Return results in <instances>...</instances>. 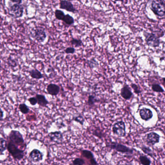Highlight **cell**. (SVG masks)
Returning a JSON list of instances; mask_svg holds the SVG:
<instances>
[{
    "label": "cell",
    "instance_id": "cell-1",
    "mask_svg": "<svg viewBox=\"0 0 165 165\" xmlns=\"http://www.w3.org/2000/svg\"><path fill=\"white\" fill-rule=\"evenodd\" d=\"M8 141L11 142L19 148L20 147L24 150H25L26 148V143L25 142L23 136L18 130H13L10 131L8 135Z\"/></svg>",
    "mask_w": 165,
    "mask_h": 165
},
{
    "label": "cell",
    "instance_id": "cell-2",
    "mask_svg": "<svg viewBox=\"0 0 165 165\" xmlns=\"http://www.w3.org/2000/svg\"><path fill=\"white\" fill-rule=\"evenodd\" d=\"M165 9V2L163 0H152L151 9L155 15L159 17H164Z\"/></svg>",
    "mask_w": 165,
    "mask_h": 165
},
{
    "label": "cell",
    "instance_id": "cell-3",
    "mask_svg": "<svg viewBox=\"0 0 165 165\" xmlns=\"http://www.w3.org/2000/svg\"><path fill=\"white\" fill-rule=\"evenodd\" d=\"M147 45L149 47L156 48L159 46L161 43L159 37L155 33L144 32L143 33Z\"/></svg>",
    "mask_w": 165,
    "mask_h": 165
},
{
    "label": "cell",
    "instance_id": "cell-4",
    "mask_svg": "<svg viewBox=\"0 0 165 165\" xmlns=\"http://www.w3.org/2000/svg\"><path fill=\"white\" fill-rule=\"evenodd\" d=\"M7 149L11 156H12L15 159L20 160L24 158V150H21L11 142L8 141L7 142Z\"/></svg>",
    "mask_w": 165,
    "mask_h": 165
},
{
    "label": "cell",
    "instance_id": "cell-5",
    "mask_svg": "<svg viewBox=\"0 0 165 165\" xmlns=\"http://www.w3.org/2000/svg\"><path fill=\"white\" fill-rule=\"evenodd\" d=\"M8 14L10 16L15 18L19 19L23 16L24 13V7L21 4L15 3L9 6L8 8Z\"/></svg>",
    "mask_w": 165,
    "mask_h": 165
},
{
    "label": "cell",
    "instance_id": "cell-6",
    "mask_svg": "<svg viewBox=\"0 0 165 165\" xmlns=\"http://www.w3.org/2000/svg\"><path fill=\"white\" fill-rule=\"evenodd\" d=\"M106 146L115 150L117 152L125 154H132L134 153L133 149L130 148L123 144L111 142L110 144H107Z\"/></svg>",
    "mask_w": 165,
    "mask_h": 165
},
{
    "label": "cell",
    "instance_id": "cell-7",
    "mask_svg": "<svg viewBox=\"0 0 165 165\" xmlns=\"http://www.w3.org/2000/svg\"><path fill=\"white\" fill-rule=\"evenodd\" d=\"M32 37L38 43H42L47 38V34L43 27L37 26L31 32Z\"/></svg>",
    "mask_w": 165,
    "mask_h": 165
},
{
    "label": "cell",
    "instance_id": "cell-8",
    "mask_svg": "<svg viewBox=\"0 0 165 165\" xmlns=\"http://www.w3.org/2000/svg\"><path fill=\"white\" fill-rule=\"evenodd\" d=\"M112 132L114 135L119 137H124L126 135V126L123 121L116 122L113 124Z\"/></svg>",
    "mask_w": 165,
    "mask_h": 165
},
{
    "label": "cell",
    "instance_id": "cell-9",
    "mask_svg": "<svg viewBox=\"0 0 165 165\" xmlns=\"http://www.w3.org/2000/svg\"><path fill=\"white\" fill-rule=\"evenodd\" d=\"M160 136L157 133L154 132H150L147 134L146 142L150 146H152L156 143H159Z\"/></svg>",
    "mask_w": 165,
    "mask_h": 165
},
{
    "label": "cell",
    "instance_id": "cell-10",
    "mask_svg": "<svg viewBox=\"0 0 165 165\" xmlns=\"http://www.w3.org/2000/svg\"><path fill=\"white\" fill-rule=\"evenodd\" d=\"M43 153L37 149L33 150L29 154V158L32 162L37 163L40 162L43 159Z\"/></svg>",
    "mask_w": 165,
    "mask_h": 165
},
{
    "label": "cell",
    "instance_id": "cell-11",
    "mask_svg": "<svg viewBox=\"0 0 165 165\" xmlns=\"http://www.w3.org/2000/svg\"><path fill=\"white\" fill-rule=\"evenodd\" d=\"M60 8L67 10L70 12L75 13L76 9L73 3L68 0H60Z\"/></svg>",
    "mask_w": 165,
    "mask_h": 165
},
{
    "label": "cell",
    "instance_id": "cell-12",
    "mask_svg": "<svg viewBox=\"0 0 165 165\" xmlns=\"http://www.w3.org/2000/svg\"><path fill=\"white\" fill-rule=\"evenodd\" d=\"M48 137L50 141L57 144H60L63 141V135L60 131L50 132L48 134Z\"/></svg>",
    "mask_w": 165,
    "mask_h": 165
},
{
    "label": "cell",
    "instance_id": "cell-13",
    "mask_svg": "<svg viewBox=\"0 0 165 165\" xmlns=\"http://www.w3.org/2000/svg\"><path fill=\"white\" fill-rule=\"evenodd\" d=\"M140 116L142 120L145 121H148L151 120L153 117V113L150 109L143 107L140 110Z\"/></svg>",
    "mask_w": 165,
    "mask_h": 165
},
{
    "label": "cell",
    "instance_id": "cell-14",
    "mask_svg": "<svg viewBox=\"0 0 165 165\" xmlns=\"http://www.w3.org/2000/svg\"><path fill=\"white\" fill-rule=\"evenodd\" d=\"M121 95L122 98L125 100L130 99L133 96V93L130 88L127 84H125L121 89Z\"/></svg>",
    "mask_w": 165,
    "mask_h": 165
},
{
    "label": "cell",
    "instance_id": "cell-15",
    "mask_svg": "<svg viewBox=\"0 0 165 165\" xmlns=\"http://www.w3.org/2000/svg\"><path fill=\"white\" fill-rule=\"evenodd\" d=\"M81 155L85 158L90 160V163L91 165H98V162L94 158L93 153L91 151L87 150H83L81 151Z\"/></svg>",
    "mask_w": 165,
    "mask_h": 165
},
{
    "label": "cell",
    "instance_id": "cell-16",
    "mask_svg": "<svg viewBox=\"0 0 165 165\" xmlns=\"http://www.w3.org/2000/svg\"><path fill=\"white\" fill-rule=\"evenodd\" d=\"M47 91L48 93L50 95L56 96L59 94L60 91V88L57 84L50 83L47 86Z\"/></svg>",
    "mask_w": 165,
    "mask_h": 165
},
{
    "label": "cell",
    "instance_id": "cell-17",
    "mask_svg": "<svg viewBox=\"0 0 165 165\" xmlns=\"http://www.w3.org/2000/svg\"><path fill=\"white\" fill-rule=\"evenodd\" d=\"M36 98H37V104L40 106L46 107L49 104V101L47 100L44 95L37 94Z\"/></svg>",
    "mask_w": 165,
    "mask_h": 165
},
{
    "label": "cell",
    "instance_id": "cell-18",
    "mask_svg": "<svg viewBox=\"0 0 165 165\" xmlns=\"http://www.w3.org/2000/svg\"><path fill=\"white\" fill-rule=\"evenodd\" d=\"M29 74L31 78L36 80H40L43 78V76L41 73V72L38 70L37 69H32L29 71Z\"/></svg>",
    "mask_w": 165,
    "mask_h": 165
},
{
    "label": "cell",
    "instance_id": "cell-19",
    "mask_svg": "<svg viewBox=\"0 0 165 165\" xmlns=\"http://www.w3.org/2000/svg\"><path fill=\"white\" fill-rule=\"evenodd\" d=\"M63 21L68 26H71L74 24L75 20L73 17L70 16V15H65Z\"/></svg>",
    "mask_w": 165,
    "mask_h": 165
},
{
    "label": "cell",
    "instance_id": "cell-20",
    "mask_svg": "<svg viewBox=\"0 0 165 165\" xmlns=\"http://www.w3.org/2000/svg\"><path fill=\"white\" fill-rule=\"evenodd\" d=\"M139 160L141 164L143 165H151L152 163L151 159L145 155H141L139 157Z\"/></svg>",
    "mask_w": 165,
    "mask_h": 165
},
{
    "label": "cell",
    "instance_id": "cell-21",
    "mask_svg": "<svg viewBox=\"0 0 165 165\" xmlns=\"http://www.w3.org/2000/svg\"><path fill=\"white\" fill-rule=\"evenodd\" d=\"M7 142L6 140L0 137V153L2 154L7 149Z\"/></svg>",
    "mask_w": 165,
    "mask_h": 165
},
{
    "label": "cell",
    "instance_id": "cell-22",
    "mask_svg": "<svg viewBox=\"0 0 165 165\" xmlns=\"http://www.w3.org/2000/svg\"><path fill=\"white\" fill-rule=\"evenodd\" d=\"M99 100L97 97L93 95H90L88 99V104L89 106H91L94 105L95 103L98 102Z\"/></svg>",
    "mask_w": 165,
    "mask_h": 165
},
{
    "label": "cell",
    "instance_id": "cell-23",
    "mask_svg": "<svg viewBox=\"0 0 165 165\" xmlns=\"http://www.w3.org/2000/svg\"><path fill=\"white\" fill-rule=\"evenodd\" d=\"M71 45L74 46L75 47H81L83 44V42L82 40L80 39H77V38H72L70 41Z\"/></svg>",
    "mask_w": 165,
    "mask_h": 165
},
{
    "label": "cell",
    "instance_id": "cell-24",
    "mask_svg": "<svg viewBox=\"0 0 165 165\" xmlns=\"http://www.w3.org/2000/svg\"><path fill=\"white\" fill-rule=\"evenodd\" d=\"M19 109L20 112L24 114H27L30 111L29 106H27L24 103H22L19 105Z\"/></svg>",
    "mask_w": 165,
    "mask_h": 165
},
{
    "label": "cell",
    "instance_id": "cell-25",
    "mask_svg": "<svg viewBox=\"0 0 165 165\" xmlns=\"http://www.w3.org/2000/svg\"><path fill=\"white\" fill-rule=\"evenodd\" d=\"M54 14L56 19L59 20H63L65 16V14L63 11L59 9H56L55 11Z\"/></svg>",
    "mask_w": 165,
    "mask_h": 165
},
{
    "label": "cell",
    "instance_id": "cell-26",
    "mask_svg": "<svg viewBox=\"0 0 165 165\" xmlns=\"http://www.w3.org/2000/svg\"><path fill=\"white\" fill-rule=\"evenodd\" d=\"M141 150L143 151L144 154H146L147 155L152 157L154 156V153L152 150L148 147L145 146L144 145H143L141 147Z\"/></svg>",
    "mask_w": 165,
    "mask_h": 165
},
{
    "label": "cell",
    "instance_id": "cell-27",
    "mask_svg": "<svg viewBox=\"0 0 165 165\" xmlns=\"http://www.w3.org/2000/svg\"><path fill=\"white\" fill-rule=\"evenodd\" d=\"M152 89L154 92L156 93H164V90L163 88L158 84H153L152 86Z\"/></svg>",
    "mask_w": 165,
    "mask_h": 165
},
{
    "label": "cell",
    "instance_id": "cell-28",
    "mask_svg": "<svg viewBox=\"0 0 165 165\" xmlns=\"http://www.w3.org/2000/svg\"><path fill=\"white\" fill-rule=\"evenodd\" d=\"M131 86L134 90L135 93H136V94H140L141 93L142 91L141 88L139 87V85H137V84H135V83H132Z\"/></svg>",
    "mask_w": 165,
    "mask_h": 165
},
{
    "label": "cell",
    "instance_id": "cell-29",
    "mask_svg": "<svg viewBox=\"0 0 165 165\" xmlns=\"http://www.w3.org/2000/svg\"><path fill=\"white\" fill-rule=\"evenodd\" d=\"M85 161L83 159L76 158L73 161V164L75 165H82L85 164Z\"/></svg>",
    "mask_w": 165,
    "mask_h": 165
},
{
    "label": "cell",
    "instance_id": "cell-30",
    "mask_svg": "<svg viewBox=\"0 0 165 165\" xmlns=\"http://www.w3.org/2000/svg\"><path fill=\"white\" fill-rule=\"evenodd\" d=\"M74 120L76 122H78L82 125L84 124V122H85V119L81 115H80L78 116L75 117L74 118Z\"/></svg>",
    "mask_w": 165,
    "mask_h": 165
},
{
    "label": "cell",
    "instance_id": "cell-31",
    "mask_svg": "<svg viewBox=\"0 0 165 165\" xmlns=\"http://www.w3.org/2000/svg\"><path fill=\"white\" fill-rule=\"evenodd\" d=\"M8 64L9 66L12 68L15 67L17 66V63L16 60L9 57L8 59Z\"/></svg>",
    "mask_w": 165,
    "mask_h": 165
},
{
    "label": "cell",
    "instance_id": "cell-32",
    "mask_svg": "<svg viewBox=\"0 0 165 165\" xmlns=\"http://www.w3.org/2000/svg\"><path fill=\"white\" fill-rule=\"evenodd\" d=\"M88 64L91 68H94L98 66V62L94 59H92L88 61Z\"/></svg>",
    "mask_w": 165,
    "mask_h": 165
},
{
    "label": "cell",
    "instance_id": "cell-33",
    "mask_svg": "<svg viewBox=\"0 0 165 165\" xmlns=\"http://www.w3.org/2000/svg\"><path fill=\"white\" fill-rule=\"evenodd\" d=\"M75 51V49L74 47H68L64 50L66 54H74Z\"/></svg>",
    "mask_w": 165,
    "mask_h": 165
},
{
    "label": "cell",
    "instance_id": "cell-34",
    "mask_svg": "<svg viewBox=\"0 0 165 165\" xmlns=\"http://www.w3.org/2000/svg\"><path fill=\"white\" fill-rule=\"evenodd\" d=\"M28 100L30 102V104L32 106H35L37 104V100L36 97L29 98Z\"/></svg>",
    "mask_w": 165,
    "mask_h": 165
},
{
    "label": "cell",
    "instance_id": "cell-35",
    "mask_svg": "<svg viewBox=\"0 0 165 165\" xmlns=\"http://www.w3.org/2000/svg\"><path fill=\"white\" fill-rule=\"evenodd\" d=\"M3 111L0 108V121L3 120Z\"/></svg>",
    "mask_w": 165,
    "mask_h": 165
},
{
    "label": "cell",
    "instance_id": "cell-36",
    "mask_svg": "<svg viewBox=\"0 0 165 165\" xmlns=\"http://www.w3.org/2000/svg\"><path fill=\"white\" fill-rule=\"evenodd\" d=\"M11 2L14 3L21 4L22 0H10Z\"/></svg>",
    "mask_w": 165,
    "mask_h": 165
},
{
    "label": "cell",
    "instance_id": "cell-37",
    "mask_svg": "<svg viewBox=\"0 0 165 165\" xmlns=\"http://www.w3.org/2000/svg\"><path fill=\"white\" fill-rule=\"evenodd\" d=\"M115 2H124V3H128V2L130 0H114Z\"/></svg>",
    "mask_w": 165,
    "mask_h": 165
}]
</instances>
